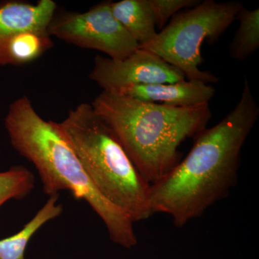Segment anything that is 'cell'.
<instances>
[{
  "label": "cell",
  "mask_w": 259,
  "mask_h": 259,
  "mask_svg": "<svg viewBox=\"0 0 259 259\" xmlns=\"http://www.w3.org/2000/svg\"><path fill=\"white\" fill-rule=\"evenodd\" d=\"M258 116V103L245 79L234 108L196 136L185 158L151 185L153 214H166L177 228H183L228 197L238 182L242 149Z\"/></svg>",
  "instance_id": "1"
},
{
  "label": "cell",
  "mask_w": 259,
  "mask_h": 259,
  "mask_svg": "<svg viewBox=\"0 0 259 259\" xmlns=\"http://www.w3.org/2000/svg\"><path fill=\"white\" fill-rule=\"evenodd\" d=\"M4 125L12 146L36 168L44 193L71 192L102 220L110 241L126 249L138 245L134 221L99 192L58 122L44 120L23 95L10 105Z\"/></svg>",
  "instance_id": "2"
},
{
  "label": "cell",
  "mask_w": 259,
  "mask_h": 259,
  "mask_svg": "<svg viewBox=\"0 0 259 259\" xmlns=\"http://www.w3.org/2000/svg\"><path fill=\"white\" fill-rule=\"evenodd\" d=\"M91 105L151 185L178 164L180 145L207 128L212 117L209 103L172 107L112 92L102 91Z\"/></svg>",
  "instance_id": "3"
},
{
  "label": "cell",
  "mask_w": 259,
  "mask_h": 259,
  "mask_svg": "<svg viewBox=\"0 0 259 259\" xmlns=\"http://www.w3.org/2000/svg\"><path fill=\"white\" fill-rule=\"evenodd\" d=\"M65 139L77 155L99 192L125 212L134 223L151 215V185L138 171L113 131L81 103L58 122Z\"/></svg>",
  "instance_id": "4"
},
{
  "label": "cell",
  "mask_w": 259,
  "mask_h": 259,
  "mask_svg": "<svg viewBox=\"0 0 259 259\" xmlns=\"http://www.w3.org/2000/svg\"><path fill=\"white\" fill-rule=\"evenodd\" d=\"M243 7L239 2H200L175 15L153 40L139 48L159 56L182 71L187 80L218 82L217 76L199 68L203 62L202 44L215 42L236 20Z\"/></svg>",
  "instance_id": "5"
},
{
  "label": "cell",
  "mask_w": 259,
  "mask_h": 259,
  "mask_svg": "<svg viewBox=\"0 0 259 259\" xmlns=\"http://www.w3.org/2000/svg\"><path fill=\"white\" fill-rule=\"evenodd\" d=\"M110 5L106 1L84 13L54 15L48 33L76 47L100 51L113 60L125 59L139 44L116 20Z\"/></svg>",
  "instance_id": "6"
},
{
  "label": "cell",
  "mask_w": 259,
  "mask_h": 259,
  "mask_svg": "<svg viewBox=\"0 0 259 259\" xmlns=\"http://www.w3.org/2000/svg\"><path fill=\"white\" fill-rule=\"evenodd\" d=\"M90 79L103 91L116 93L134 85L178 82L185 76L159 56L139 48L122 60L97 56Z\"/></svg>",
  "instance_id": "7"
},
{
  "label": "cell",
  "mask_w": 259,
  "mask_h": 259,
  "mask_svg": "<svg viewBox=\"0 0 259 259\" xmlns=\"http://www.w3.org/2000/svg\"><path fill=\"white\" fill-rule=\"evenodd\" d=\"M116 93L168 106L192 107L209 103L215 89L202 81L185 79L178 82L126 87Z\"/></svg>",
  "instance_id": "8"
},
{
  "label": "cell",
  "mask_w": 259,
  "mask_h": 259,
  "mask_svg": "<svg viewBox=\"0 0 259 259\" xmlns=\"http://www.w3.org/2000/svg\"><path fill=\"white\" fill-rule=\"evenodd\" d=\"M56 10L53 0L0 3V40L18 32L47 31Z\"/></svg>",
  "instance_id": "9"
},
{
  "label": "cell",
  "mask_w": 259,
  "mask_h": 259,
  "mask_svg": "<svg viewBox=\"0 0 259 259\" xmlns=\"http://www.w3.org/2000/svg\"><path fill=\"white\" fill-rule=\"evenodd\" d=\"M47 31L18 32L0 40V67L22 66L37 60L54 47Z\"/></svg>",
  "instance_id": "10"
},
{
  "label": "cell",
  "mask_w": 259,
  "mask_h": 259,
  "mask_svg": "<svg viewBox=\"0 0 259 259\" xmlns=\"http://www.w3.org/2000/svg\"><path fill=\"white\" fill-rule=\"evenodd\" d=\"M112 14L139 46L155 38L158 32L148 0H122L112 3Z\"/></svg>",
  "instance_id": "11"
},
{
  "label": "cell",
  "mask_w": 259,
  "mask_h": 259,
  "mask_svg": "<svg viewBox=\"0 0 259 259\" xmlns=\"http://www.w3.org/2000/svg\"><path fill=\"white\" fill-rule=\"evenodd\" d=\"M59 195L51 196L36 214L18 233L0 240V259H25V251L32 236L44 225L63 212Z\"/></svg>",
  "instance_id": "12"
},
{
  "label": "cell",
  "mask_w": 259,
  "mask_h": 259,
  "mask_svg": "<svg viewBox=\"0 0 259 259\" xmlns=\"http://www.w3.org/2000/svg\"><path fill=\"white\" fill-rule=\"evenodd\" d=\"M240 24L230 45V55L235 60L243 61L259 49V9L243 7L237 15Z\"/></svg>",
  "instance_id": "13"
},
{
  "label": "cell",
  "mask_w": 259,
  "mask_h": 259,
  "mask_svg": "<svg viewBox=\"0 0 259 259\" xmlns=\"http://www.w3.org/2000/svg\"><path fill=\"white\" fill-rule=\"evenodd\" d=\"M35 177L28 168L13 166L0 171V207L12 199L20 200L33 190Z\"/></svg>",
  "instance_id": "14"
},
{
  "label": "cell",
  "mask_w": 259,
  "mask_h": 259,
  "mask_svg": "<svg viewBox=\"0 0 259 259\" xmlns=\"http://www.w3.org/2000/svg\"><path fill=\"white\" fill-rule=\"evenodd\" d=\"M153 15L156 26L163 29L167 22L177 15L180 10L191 8L198 5V0H148Z\"/></svg>",
  "instance_id": "15"
}]
</instances>
